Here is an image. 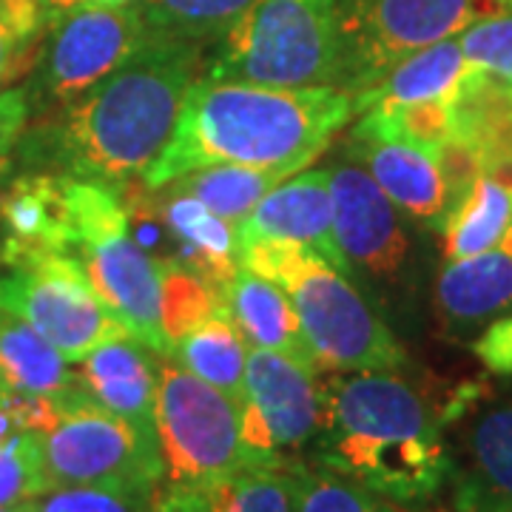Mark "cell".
I'll return each mask as SVG.
<instances>
[{
	"instance_id": "6da1fadb",
	"label": "cell",
	"mask_w": 512,
	"mask_h": 512,
	"mask_svg": "<svg viewBox=\"0 0 512 512\" xmlns=\"http://www.w3.org/2000/svg\"><path fill=\"white\" fill-rule=\"evenodd\" d=\"M200 57V43L148 29L143 46L60 111L29 151L66 177L120 191L168 146Z\"/></svg>"
},
{
	"instance_id": "7a4b0ae2",
	"label": "cell",
	"mask_w": 512,
	"mask_h": 512,
	"mask_svg": "<svg viewBox=\"0 0 512 512\" xmlns=\"http://www.w3.org/2000/svg\"><path fill=\"white\" fill-rule=\"evenodd\" d=\"M353 117V97L336 86H256L194 80L163 154L143 171L163 188L208 165H245L291 177L311 165Z\"/></svg>"
},
{
	"instance_id": "3957f363",
	"label": "cell",
	"mask_w": 512,
	"mask_h": 512,
	"mask_svg": "<svg viewBox=\"0 0 512 512\" xmlns=\"http://www.w3.org/2000/svg\"><path fill=\"white\" fill-rule=\"evenodd\" d=\"M319 464L396 504L430 501L453 461L439 419L393 370L339 373L322 384Z\"/></svg>"
},
{
	"instance_id": "277c9868",
	"label": "cell",
	"mask_w": 512,
	"mask_h": 512,
	"mask_svg": "<svg viewBox=\"0 0 512 512\" xmlns=\"http://www.w3.org/2000/svg\"><path fill=\"white\" fill-rule=\"evenodd\" d=\"M242 265L271 279L291 299L322 370H399L404 350L362 293L319 254L288 239L242 242Z\"/></svg>"
},
{
	"instance_id": "5b68a950",
	"label": "cell",
	"mask_w": 512,
	"mask_h": 512,
	"mask_svg": "<svg viewBox=\"0 0 512 512\" xmlns=\"http://www.w3.org/2000/svg\"><path fill=\"white\" fill-rule=\"evenodd\" d=\"M208 80L302 89L336 86V0H256L217 40Z\"/></svg>"
},
{
	"instance_id": "8992f818",
	"label": "cell",
	"mask_w": 512,
	"mask_h": 512,
	"mask_svg": "<svg viewBox=\"0 0 512 512\" xmlns=\"http://www.w3.org/2000/svg\"><path fill=\"white\" fill-rule=\"evenodd\" d=\"M66 197L74 231L69 256L134 339L160 356H171L160 322L157 256L134 237L120 191L66 177Z\"/></svg>"
},
{
	"instance_id": "52a82bcc",
	"label": "cell",
	"mask_w": 512,
	"mask_h": 512,
	"mask_svg": "<svg viewBox=\"0 0 512 512\" xmlns=\"http://www.w3.org/2000/svg\"><path fill=\"white\" fill-rule=\"evenodd\" d=\"M154 430L163 461L160 487H205L248 467H265L242 441L237 404L168 356L160 359Z\"/></svg>"
},
{
	"instance_id": "ba28073f",
	"label": "cell",
	"mask_w": 512,
	"mask_h": 512,
	"mask_svg": "<svg viewBox=\"0 0 512 512\" xmlns=\"http://www.w3.org/2000/svg\"><path fill=\"white\" fill-rule=\"evenodd\" d=\"M507 6L512 0H336V89L356 97L407 55Z\"/></svg>"
},
{
	"instance_id": "9c48e42d",
	"label": "cell",
	"mask_w": 512,
	"mask_h": 512,
	"mask_svg": "<svg viewBox=\"0 0 512 512\" xmlns=\"http://www.w3.org/2000/svg\"><path fill=\"white\" fill-rule=\"evenodd\" d=\"M49 487H160L163 461L157 439L89 399L83 384L60 399V416L40 433Z\"/></svg>"
},
{
	"instance_id": "30bf717a",
	"label": "cell",
	"mask_w": 512,
	"mask_h": 512,
	"mask_svg": "<svg viewBox=\"0 0 512 512\" xmlns=\"http://www.w3.org/2000/svg\"><path fill=\"white\" fill-rule=\"evenodd\" d=\"M0 305L29 322L69 365L131 336L72 256H40L0 276Z\"/></svg>"
},
{
	"instance_id": "8fae6325",
	"label": "cell",
	"mask_w": 512,
	"mask_h": 512,
	"mask_svg": "<svg viewBox=\"0 0 512 512\" xmlns=\"http://www.w3.org/2000/svg\"><path fill=\"white\" fill-rule=\"evenodd\" d=\"M49 23L52 35L40 57L37 94L46 106L60 109L120 69L148 37L140 3L80 6Z\"/></svg>"
},
{
	"instance_id": "7c38bea8",
	"label": "cell",
	"mask_w": 512,
	"mask_h": 512,
	"mask_svg": "<svg viewBox=\"0 0 512 512\" xmlns=\"http://www.w3.org/2000/svg\"><path fill=\"white\" fill-rule=\"evenodd\" d=\"M248 402L242 407V441L265 467L291 464L322 427L319 373L274 350L248 348Z\"/></svg>"
},
{
	"instance_id": "4fadbf2b",
	"label": "cell",
	"mask_w": 512,
	"mask_h": 512,
	"mask_svg": "<svg viewBox=\"0 0 512 512\" xmlns=\"http://www.w3.org/2000/svg\"><path fill=\"white\" fill-rule=\"evenodd\" d=\"M333 231L342 254L376 276H396L407 259V237L379 183L362 165L339 163L328 171Z\"/></svg>"
},
{
	"instance_id": "5bb4252c",
	"label": "cell",
	"mask_w": 512,
	"mask_h": 512,
	"mask_svg": "<svg viewBox=\"0 0 512 512\" xmlns=\"http://www.w3.org/2000/svg\"><path fill=\"white\" fill-rule=\"evenodd\" d=\"M239 245L248 239H288L319 254L336 271L350 265L333 231V194L328 171H302L271 188L237 225Z\"/></svg>"
},
{
	"instance_id": "9a60e30c",
	"label": "cell",
	"mask_w": 512,
	"mask_h": 512,
	"mask_svg": "<svg viewBox=\"0 0 512 512\" xmlns=\"http://www.w3.org/2000/svg\"><path fill=\"white\" fill-rule=\"evenodd\" d=\"M350 148L396 208L413 220L441 228L453 205V194L436 154L362 126L353 128Z\"/></svg>"
},
{
	"instance_id": "2e32d148",
	"label": "cell",
	"mask_w": 512,
	"mask_h": 512,
	"mask_svg": "<svg viewBox=\"0 0 512 512\" xmlns=\"http://www.w3.org/2000/svg\"><path fill=\"white\" fill-rule=\"evenodd\" d=\"M3 248L0 259L12 268L40 256L72 254V214L66 174H29L0 200Z\"/></svg>"
},
{
	"instance_id": "e0dca14e",
	"label": "cell",
	"mask_w": 512,
	"mask_h": 512,
	"mask_svg": "<svg viewBox=\"0 0 512 512\" xmlns=\"http://www.w3.org/2000/svg\"><path fill=\"white\" fill-rule=\"evenodd\" d=\"M160 359L163 356L146 348L140 339L123 336L92 350L80 362L77 379L89 399L157 439L154 402L160 382Z\"/></svg>"
},
{
	"instance_id": "ac0fdd59",
	"label": "cell",
	"mask_w": 512,
	"mask_h": 512,
	"mask_svg": "<svg viewBox=\"0 0 512 512\" xmlns=\"http://www.w3.org/2000/svg\"><path fill=\"white\" fill-rule=\"evenodd\" d=\"M160 220L165 237L171 239V256L202 274L222 293L228 282L242 268V245H239L237 225L217 217L191 194L168 188V197L160 202Z\"/></svg>"
},
{
	"instance_id": "d6986e66",
	"label": "cell",
	"mask_w": 512,
	"mask_h": 512,
	"mask_svg": "<svg viewBox=\"0 0 512 512\" xmlns=\"http://www.w3.org/2000/svg\"><path fill=\"white\" fill-rule=\"evenodd\" d=\"M450 109L453 140L476 157L481 174H512V86L470 69Z\"/></svg>"
},
{
	"instance_id": "ffe728a7",
	"label": "cell",
	"mask_w": 512,
	"mask_h": 512,
	"mask_svg": "<svg viewBox=\"0 0 512 512\" xmlns=\"http://www.w3.org/2000/svg\"><path fill=\"white\" fill-rule=\"evenodd\" d=\"M225 302L251 345L291 356L293 362L322 373L302 333L291 299L271 279L254 274L242 265L225 288Z\"/></svg>"
},
{
	"instance_id": "44dd1931",
	"label": "cell",
	"mask_w": 512,
	"mask_h": 512,
	"mask_svg": "<svg viewBox=\"0 0 512 512\" xmlns=\"http://www.w3.org/2000/svg\"><path fill=\"white\" fill-rule=\"evenodd\" d=\"M458 512H512V404L481 413L467 433V470L456 484Z\"/></svg>"
},
{
	"instance_id": "7402d4cb",
	"label": "cell",
	"mask_w": 512,
	"mask_h": 512,
	"mask_svg": "<svg viewBox=\"0 0 512 512\" xmlns=\"http://www.w3.org/2000/svg\"><path fill=\"white\" fill-rule=\"evenodd\" d=\"M470 63L458 46V37L439 40L427 49L399 60L379 83L353 97V111L365 114L370 109L421 103V100H453L458 86L470 74Z\"/></svg>"
},
{
	"instance_id": "603a6c76",
	"label": "cell",
	"mask_w": 512,
	"mask_h": 512,
	"mask_svg": "<svg viewBox=\"0 0 512 512\" xmlns=\"http://www.w3.org/2000/svg\"><path fill=\"white\" fill-rule=\"evenodd\" d=\"M441 313L456 325H476L512 305V228L490 251L450 259L439 276Z\"/></svg>"
},
{
	"instance_id": "cb8c5ba5",
	"label": "cell",
	"mask_w": 512,
	"mask_h": 512,
	"mask_svg": "<svg viewBox=\"0 0 512 512\" xmlns=\"http://www.w3.org/2000/svg\"><path fill=\"white\" fill-rule=\"evenodd\" d=\"M154 512H293L285 467H248L205 487H157Z\"/></svg>"
},
{
	"instance_id": "d4e9b609",
	"label": "cell",
	"mask_w": 512,
	"mask_h": 512,
	"mask_svg": "<svg viewBox=\"0 0 512 512\" xmlns=\"http://www.w3.org/2000/svg\"><path fill=\"white\" fill-rule=\"evenodd\" d=\"M512 228V174H481L441 222L444 256L467 259L495 248Z\"/></svg>"
},
{
	"instance_id": "484cf974",
	"label": "cell",
	"mask_w": 512,
	"mask_h": 512,
	"mask_svg": "<svg viewBox=\"0 0 512 512\" xmlns=\"http://www.w3.org/2000/svg\"><path fill=\"white\" fill-rule=\"evenodd\" d=\"M0 382L18 393L63 399L80 387L77 373L29 322L0 305Z\"/></svg>"
},
{
	"instance_id": "4316f807",
	"label": "cell",
	"mask_w": 512,
	"mask_h": 512,
	"mask_svg": "<svg viewBox=\"0 0 512 512\" xmlns=\"http://www.w3.org/2000/svg\"><path fill=\"white\" fill-rule=\"evenodd\" d=\"M248 348L251 342L245 339V333L239 330L228 308L211 316L208 322H202L200 328L188 330L183 339H177L171 356L188 373L217 387L242 410L248 402V387H245Z\"/></svg>"
},
{
	"instance_id": "83f0119b",
	"label": "cell",
	"mask_w": 512,
	"mask_h": 512,
	"mask_svg": "<svg viewBox=\"0 0 512 512\" xmlns=\"http://www.w3.org/2000/svg\"><path fill=\"white\" fill-rule=\"evenodd\" d=\"M282 180H288V177L279 171L245 168V165H208V168L188 171L168 185L183 194H191L194 200H200L222 220L239 225L254 211L256 202Z\"/></svg>"
},
{
	"instance_id": "f1b7e54d",
	"label": "cell",
	"mask_w": 512,
	"mask_h": 512,
	"mask_svg": "<svg viewBox=\"0 0 512 512\" xmlns=\"http://www.w3.org/2000/svg\"><path fill=\"white\" fill-rule=\"evenodd\" d=\"M160 274V322L165 339L174 342L183 339L188 330L200 328L211 316L228 311L225 293L211 285L208 279L177 259H157Z\"/></svg>"
},
{
	"instance_id": "f546056e",
	"label": "cell",
	"mask_w": 512,
	"mask_h": 512,
	"mask_svg": "<svg viewBox=\"0 0 512 512\" xmlns=\"http://www.w3.org/2000/svg\"><path fill=\"white\" fill-rule=\"evenodd\" d=\"M151 32L191 43H217L256 0H137Z\"/></svg>"
},
{
	"instance_id": "4dcf8cb0",
	"label": "cell",
	"mask_w": 512,
	"mask_h": 512,
	"mask_svg": "<svg viewBox=\"0 0 512 512\" xmlns=\"http://www.w3.org/2000/svg\"><path fill=\"white\" fill-rule=\"evenodd\" d=\"M291 481L293 512H407L402 504L382 498L362 484L333 473L322 464H285Z\"/></svg>"
},
{
	"instance_id": "1f68e13d",
	"label": "cell",
	"mask_w": 512,
	"mask_h": 512,
	"mask_svg": "<svg viewBox=\"0 0 512 512\" xmlns=\"http://www.w3.org/2000/svg\"><path fill=\"white\" fill-rule=\"evenodd\" d=\"M157 487H100L66 484L29 498L32 512H154Z\"/></svg>"
},
{
	"instance_id": "d6a6232c",
	"label": "cell",
	"mask_w": 512,
	"mask_h": 512,
	"mask_svg": "<svg viewBox=\"0 0 512 512\" xmlns=\"http://www.w3.org/2000/svg\"><path fill=\"white\" fill-rule=\"evenodd\" d=\"M456 37L467 63L476 72L512 86V6L478 18Z\"/></svg>"
},
{
	"instance_id": "836d02e7",
	"label": "cell",
	"mask_w": 512,
	"mask_h": 512,
	"mask_svg": "<svg viewBox=\"0 0 512 512\" xmlns=\"http://www.w3.org/2000/svg\"><path fill=\"white\" fill-rule=\"evenodd\" d=\"M43 490H49V478L40 456V433L20 430L0 447V504H20Z\"/></svg>"
},
{
	"instance_id": "e575fe53",
	"label": "cell",
	"mask_w": 512,
	"mask_h": 512,
	"mask_svg": "<svg viewBox=\"0 0 512 512\" xmlns=\"http://www.w3.org/2000/svg\"><path fill=\"white\" fill-rule=\"evenodd\" d=\"M35 37L37 35H29L20 26H15L6 15H0V83L29 69Z\"/></svg>"
},
{
	"instance_id": "d590c367",
	"label": "cell",
	"mask_w": 512,
	"mask_h": 512,
	"mask_svg": "<svg viewBox=\"0 0 512 512\" xmlns=\"http://www.w3.org/2000/svg\"><path fill=\"white\" fill-rule=\"evenodd\" d=\"M476 356L484 362L487 370H493L498 376H510L512 373V316L498 319L490 328L478 336L473 345Z\"/></svg>"
},
{
	"instance_id": "8d00e7d4",
	"label": "cell",
	"mask_w": 512,
	"mask_h": 512,
	"mask_svg": "<svg viewBox=\"0 0 512 512\" xmlns=\"http://www.w3.org/2000/svg\"><path fill=\"white\" fill-rule=\"evenodd\" d=\"M29 123V97L23 89H0V157L18 143Z\"/></svg>"
},
{
	"instance_id": "74e56055",
	"label": "cell",
	"mask_w": 512,
	"mask_h": 512,
	"mask_svg": "<svg viewBox=\"0 0 512 512\" xmlns=\"http://www.w3.org/2000/svg\"><path fill=\"white\" fill-rule=\"evenodd\" d=\"M43 12H46V23L63 12H72L80 6H126V3H137V0H40Z\"/></svg>"
},
{
	"instance_id": "f35d334b",
	"label": "cell",
	"mask_w": 512,
	"mask_h": 512,
	"mask_svg": "<svg viewBox=\"0 0 512 512\" xmlns=\"http://www.w3.org/2000/svg\"><path fill=\"white\" fill-rule=\"evenodd\" d=\"M18 433H20V427H18V421H15V416L0 404V447H3L9 439H15Z\"/></svg>"
},
{
	"instance_id": "ab89813d",
	"label": "cell",
	"mask_w": 512,
	"mask_h": 512,
	"mask_svg": "<svg viewBox=\"0 0 512 512\" xmlns=\"http://www.w3.org/2000/svg\"><path fill=\"white\" fill-rule=\"evenodd\" d=\"M0 512H32V510H29V504H26V501H20V504H0Z\"/></svg>"
}]
</instances>
